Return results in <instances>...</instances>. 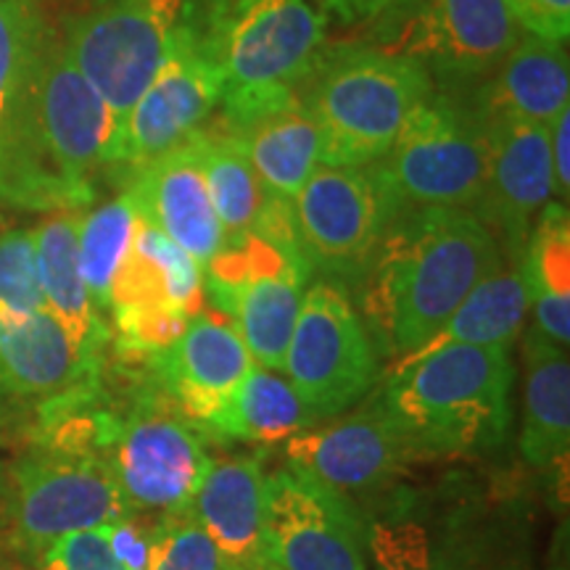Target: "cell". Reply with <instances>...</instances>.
I'll return each instance as SVG.
<instances>
[{
  "label": "cell",
  "instance_id": "1",
  "mask_svg": "<svg viewBox=\"0 0 570 570\" xmlns=\"http://www.w3.org/2000/svg\"><path fill=\"white\" fill-rule=\"evenodd\" d=\"M499 265V240L473 212H399L356 283L370 338L391 360H404L436 336Z\"/></svg>",
  "mask_w": 570,
  "mask_h": 570
},
{
  "label": "cell",
  "instance_id": "2",
  "mask_svg": "<svg viewBox=\"0 0 570 570\" xmlns=\"http://www.w3.org/2000/svg\"><path fill=\"white\" fill-rule=\"evenodd\" d=\"M111 119L75 67L63 32L42 27L11 130L0 148V204L30 212H82L109 173Z\"/></svg>",
  "mask_w": 570,
  "mask_h": 570
},
{
  "label": "cell",
  "instance_id": "3",
  "mask_svg": "<svg viewBox=\"0 0 570 570\" xmlns=\"http://www.w3.org/2000/svg\"><path fill=\"white\" fill-rule=\"evenodd\" d=\"M356 510L373 570H537L515 504L462 475L389 487Z\"/></svg>",
  "mask_w": 570,
  "mask_h": 570
},
{
  "label": "cell",
  "instance_id": "4",
  "mask_svg": "<svg viewBox=\"0 0 570 570\" xmlns=\"http://www.w3.org/2000/svg\"><path fill=\"white\" fill-rule=\"evenodd\" d=\"M510 346L446 344L396 362L381 386L417 460L487 458L512 423Z\"/></svg>",
  "mask_w": 570,
  "mask_h": 570
},
{
  "label": "cell",
  "instance_id": "5",
  "mask_svg": "<svg viewBox=\"0 0 570 570\" xmlns=\"http://www.w3.org/2000/svg\"><path fill=\"white\" fill-rule=\"evenodd\" d=\"M431 92L417 61L367 42L325 48L298 88L323 132V164L336 167L381 161Z\"/></svg>",
  "mask_w": 570,
  "mask_h": 570
},
{
  "label": "cell",
  "instance_id": "6",
  "mask_svg": "<svg viewBox=\"0 0 570 570\" xmlns=\"http://www.w3.org/2000/svg\"><path fill=\"white\" fill-rule=\"evenodd\" d=\"M312 273L298 244L294 206L267 196L252 230L225 240L204 265V298L235 325L256 365L283 370Z\"/></svg>",
  "mask_w": 570,
  "mask_h": 570
},
{
  "label": "cell",
  "instance_id": "7",
  "mask_svg": "<svg viewBox=\"0 0 570 570\" xmlns=\"http://www.w3.org/2000/svg\"><path fill=\"white\" fill-rule=\"evenodd\" d=\"M180 24L223 82V98L298 90L325 53L320 0H185Z\"/></svg>",
  "mask_w": 570,
  "mask_h": 570
},
{
  "label": "cell",
  "instance_id": "8",
  "mask_svg": "<svg viewBox=\"0 0 570 570\" xmlns=\"http://www.w3.org/2000/svg\"><path fill=\"white\" fill-rule=\"evenodd\" d=\"M373 169L394 217L431 206L473 212L489 175L487 117L465 90L433 88Z\"/></svg>",
  "mask_w": 570,
  "mask_h": 570
},
{
  "label": "cell",
  "instance_id": "9",
  "mask_svg": "<svg viewBox=\"0 0 570 570\" xmlns=\"http://www.w3.org/2000/svg\"><path fill=\"white\" fill-rule=\"evenodd\" d=\"M523 35L504 0H396L362 42L417 61L436 90H470Z\"/></svg>",
  "mask_w": 570,
  "mask_h": 570
},
{
  "label": "cell",
  "instance_id": "10",
  "mask_svg": "<svg viewBox=\"0 0 570 570\" xmlns=\"http://www.w3.org/2000/svg\"><path fill=\"white\" fill-rule=\"evenodd\" d=\"M109 460L130 515L190 510L212 462L209 436L183 415L159 370L140 377Z\"/></svg>",
  "mask_w": 570,
  "mask_h": 570
},
{
  "label": "cell",
  "instance_id": "11",
  "mask_svg": "<svg viewBox=\"0 0 570 570\" xmlns=\"http://www.w3.org/2000/svg\"><path fill=\"white\" fill-rule=\"evenodd\" d=\"M183 6L185 0H96L61 30L71 61L109 111V167L127 114L169 51Z\"/></svg>",
  "mask_w": 570,
  "mask_h": 570
},
{
  "label": "cell",
  "instance_id": "12",
  "mask_svg": "<svg viewBox=\"0 0 570 570\" xmlns=\"http://www.w3.org/2000/svg\"><path fill=\"white\" fill-rule=\"evenodd\" d=\"M283 370L317 423L370 394L377 381V354L346 285L327 277L306 285Z\"/></svg>",
  "mask_w": 570,
  "mask_h": 570
},
{
  "label": "cell",
  "instance_id": "13",
  "mask_svg": "<svg viewBox=\"0 0 570 570\" xmlns=\"http://www.w3.org/2000/svg\"><path fill=\"white\" fill-rule=\"evenodd\" d=\"M11 515L21 547L38 558L67 533L132 518L106 454L48 441H38L13 468Z\"/></svg>",
  "mask_w": 570,
  "mask_h": 570
},
{
  "label": "cell",
  "instance_id": "14",
  "mask_svg": "<svg viewBox=\"0 0 570 570\" xmlns=\"http://www.w3.org/2000/svg\"><path fill=\"white\" fill-rule=\"evenodd\" d=\"M291 206L306 262L341 285L362 281L394 219L373 164H320Z\"/></svg>",
  "mask_w": 570,
  "mask_h": 570
},
{
  "label": "cell",
  "instance_id": "15",
  "mask_svg": "<svg viewBox=\"0 0 570 570\" xmlns=\"http://www.w3.org/2000/svg\"><path fill=\"white\" fill-rule=\"evenodd\" d=\"M285 460L291 470L309 475L346 499L386 491L404 468L417 462L381 389L356 402L336 423L312 425L291 436L285 441Z\"/></svg>",
  "mask_w": 570,
  "mask_h": 570
},
{
  "label": "cell",
  "instance_id": "16",
  "mask_svg": "<svg viewBox=\"0 0 570 570\" xmlns=\"http://www.w3.org/2000/svg\"><path fill=\"white\" fill-rule=\"evenodd\" d=\"M223 101V82L180 24L159 71L127 114L109 173L127 180L188 140Z\"/></svg>",
  "mask_w": 570,
  "mask_h": 570
},
{
  "label": "cell",
  "instance_id": "17",
  "mask_svg": "<svg viewBox=\"0 0 570 570\" xmlns=\"http://www.w3.org/2000/svg\"><path fill=\"white\" fill-rule=\"evenodd\" d=\"M267 554L281 570H370L352 499L291 468L267 475Z\"/></svg>",
  "mask_w": 570,
  "mask_h": 570
},
{
  "label": "cell",
  "instance_id": "18",
  "mask_svg": "<svg viewBox=\"0 0 570 570\" xmlns=\"http://www.w3.org/2000/svg\"><path fill=\"white\" fill-rule=\"evenodd\" d=\"M489 175L473 214L494 233L504 259L520 262L533 219L554 198L550 125L487 117Z\"/></svg>",
  "mask_w": 570,
  "mask_h": 570
},
{
  "label": "cell",
  "instance_id": "19",
  "mask_svg": "<svg viewBox=\"0 0 570 570\" xmlns=\"http://www.w3.org/2000/svg\"><path fill=\"white\" fill-rule=\"evenodd\" d=\"M125 194L138 217L167 235L204 269L225 246V230L214 212L194 135L127 177Z\"/></svg>",
  "mask_w": 570,
  "mask_h": 570
},
{
  "label": "cell",
  "instance_id": "20",
  "mask_svg": "<svg viewBox=\"0 0 570 570\" xmlns=\"http://www.w3.org/2000/svg\"><path fill=\"white\" fill-rule=\"evenodd\" d=\"M254 365L230 320L204 306L161 356L159 373L183 415L204 431Z\"/></svg>",
  "mask_w": 570,
  "mask_h": 570
},
{
  "label": "cell",
  "instance_id": "21",
  "mask_svg": "<svg viewBox=\"0 0 570 570\" xmlns=\"http://www.w3.org/2000/svg\"><path fill=\"white\" fill-rule=\"evenodd\" d=\"M202 529L233 568H262L267 554V475L259 454L212 458L190 502Z\"/></svg>",
  "mask_w": 570,
  "mask_h": 570
},
{
  "label": "cell",
  "instance_id": "22",
  "mask_svg": "<svg viewBox=\"0 0 570 570\" xmlns=\"http://www.w3.org/2000/svg\"><path fill=\"white\" fill-rule=\"evenodd\" d=\"M82 212H56L35 227V256L46 309L59 320L82 362L101 375L111 346V327L92 302L80 269Z\"/></svg>",
  "mask_w": 570,
  "mask_h": 570
},
{
  "label": "cell",
  "instance_id": "23",
  "mask_svg": "<svg viewBox=\"0 0 570 570\" xmlns=\"http://www.w3.org/2000/svg\"><path fill=\"white\" fill-rule=\"evenodd\" d=\"M465 92L483 117H515L552 125V119L570 106L566 42L525 32L487 80Z\"/></svg>",
  "mask_w": 570,
  "mask_h": 570
},
{
  "label": "cell",
  "instance_id": "24",
  "mask_svg": "<svg viewBox=\"0 0 570 570\" xmlns=\"http://www.w3.org/2000/svg\"><path fill=\"white\" fill-rule=\"evenodd\" d=\"M96 377L51 312L0 309V386L48 402Z\"/></svg>",
  "mask_w": 570,
  "mask_h": 570
},
{
  "label": "cell",
  "instance_id": "25",
  "mask_svg": "<svg viewBox=\"0 0 570 570\" xmlns=\"http://www.w3.org/2000/svg\"><path fill=\"white\" fill-rule=\"evenodd\" d=\"M240 140L267 196L294 204L298 190L323 164V132L302 96L275 104L244 122H225Z\"/></svg>",
  "mask_w": 570,
  "mask_h": 570
},
{
  "label": "cell",
  "instance_id": "26",
  "mask_svg": "<svg viewBox=\"0 0 570 570\" xmlns=\"http://www.w3.org/2000/svg\"><path fill=\"white\" fill-rule=\"evenodd\" d=\"M523 356V407H520V458L531 468L568 460L570 449V360L568 348L529 327Z\"/></svg>",
  "mask_w": 570,
  "mask_h": 570
},
{
  "label": "cell",
  "instance_id": "27",
  "mask_svg": "<svg viewBox=\"0 0 570 570\" xmlns=\"http://www.w3.org/2000/svg\"><path fill=\"white\" fill-rule=\"evenodd\" d=\"M135 306H167L194 317L206 306L198 262L161 230L138 219L130 248L114 273L109 312Z\"/></svg>",
  "mask_w": 570,
  "mask_h": 570
},
{
  "label": "cell",
  "instance_id": "28",
  "mask_svg": "<svg viewBox=\"0 0 570 570\" xmlns=\"http://www.w3.org/2000/svg\"><path fill=\"white\" fill-rule=\"evenodd\" d=\"M529 309L541 333L554 344L570 341V217L568 206L552 202L533 219L520 256Z\"/></svg>",
  "mask_w": 570,
  "mask_h": 570
},
{
  "label": "cell",
  "instance_id": "29",
  "mask_svg": "<svg viewBox=\"0 0 570 570\" xmlns=\"http://www.w3.org/2000/svg\"><path fill=\"white\" fill-rule=\"evenodd\" d=\"M317 423L285 377L254 365L225 407L204 428L206 436L246 444H283Z\"/></svg>",
  "mask_w": 570,
  "mask_h": 570
},
{
  "label": "cell",
  "instance_id": "30",
  "mask_svg": "<svg viewBox=\"0 0 570 570\" xmlns=\"http://www.w3.org/2000/svg\"><path fill=\"white\" fill-rule=\"evenodd\" d=\"M194 140L225 240L240 238L252 230L265 209V185L254 173L240 140L219 122V117L206 119L194 132Z\"/></svg>",
  "mask_w": 570,
  "mask_h": 570
},
{
  "label": "cell",
  "instance_id": "31",
  "mask_svg": "<svg viewBox=\"0 0 570 570\" xmlns=\"http://www.w3.org/2000/svg\"><path fill=\"white\" fill-rule=\"evenodd\" d=\"M525 315H529V294L520 277V262L504 259V265L483 277L454 309V315L441 325L436 336L417 352L446 344L512 346Z\"/></svg>",
  "mask_w": 570,
  "mask_h": 570
},
{
  "label": "cell",
  "instance_id": "32",
  "mask_svg": "<svg viewBox=\"0 0 570 570\" xmlns=\"http://www.w3.org/2000/svg\"><path fill=\"white\" fill-rule=\"evenodd\" d=\"M138 219V209L127 194L82 214L80 219V269L92 302L101 312H109L114 273L130 248Z\"/></svg>",
  "mask_w": 570,
  "mask_h": 570
},
{
  "label": "cell",
  "instance_id": "33",
  "mask_svg": "<svg viewBox=\"0 0 570 570\" xmlns=\"http://www.w3.org/2000/svg\"><path fill=\"white\" fill-rule=\"evenodd\" d=\"M46 27L24 0H0V148L27 88L35 51Z\"/></svg>",
  "mask_w": 570,
  "mask_h": 570
},
{
  "label": "cell",
  "instance_id": "34",
  "mask_svg": "<svg viewBox=\"0 0 570 570\" xmlns=\"http://www.w3.org/2000/svg\"><path fill=\"white\" fill-rule=\"evenodd\" d=\"M146 570H230L190 510L154 518Z\"/></svg>",
  "mask_w": 570,
  "mask_h": 570
},
{
  "label": "cell",
  "instance_id": "35",
  "mask_svg": "<svg viewBox=\"0 0 570 570\" xmlns=\"http://www.w3.org/2000/svg\"><path fill=\"white\" fill-rule=\"evenodd\" d=\"M0 309L40 312L46 309L32 230L0 233Z\"/></svg>",
  "mask_w": 570,
  "mask_h": 570
},
{
  "label": "cell",
  "instance_id": "36",
  "mask_svg": "<svg viewBox=\"0 0 570 570\" xmlns=\"http://www.w3.org/2000/svg\"><path fill=\"white\" fill-rule=\"evenodd\" d=\"M42 570H125L114 558L101 529L75 531L56 539L40 554Z\"/></svg>",
  "mask_w": 570,
  "mask_h": 570
},
{
  "label": "cell",
  "instance_id": "37",
  "mask_svg": "<svg viewBox=\"0 0 570 570\" xmlns=\"http://www.w3.org/2000/svg\"><path fill=\"white\" fill-rule=\"evenodd\" d=\"M523 32L566 42L570 35V0H504Z\"/></svg>",
  "mask_w": 570,
  "mask_h": 570
},
{
  "label": "cell",
  "instance_id": "38",
  "mask_svg": "<svg viewBox=\"0 0 570 570\" xmlns=\"http://www.w3.org/2000/svg\"><path fill=\"white\" fill-rule=\"evenodd\" d=\"M114 558L122 562L125 570H146L148 550H151V529H142L135 518L117 520L101 525Z\"/></svg>",
  "mask_w": 570,
  "mask_h": 570
},
{
  "label": "cell",
  "instance_id": "39",
  "mask_svg": "<svg viewBox=\"0 0 570 570\" xmlns=\"http://www.w3.org/2000/svg\"><path fill=\"white\" fill-rule=\"evenodd\" d=\"M550 156H552V180L554 202H568L570 194V106L562 109L550 125Z\"/></svg>",
  "mask_w": 570,
  "mask_h": 570
},
{
  "label": "cell",
  "instance_id": "40",
  "mask_svg": "<svg viewBox=\"0 0 570 570\" xmlns=\"http://www.w3.org/2000/svg\"><path fill=\"white\" fill-rule=\"evenodd\" d=\"M394 3L396 0H320L327 21L344 27H367Z\"/></svg>",
  "mask_w": 570,
  "mask_h": 570
},
{
  "label": "cell",
  "instance_id": "41",
  "mask_svg": "<svg viewBox=\"0 0 570 570\" xmlns=\"http://www.w3.org/2000/svg\"><path fill=\"white\" fill-rule=\"evenodd\" d=\"M265 570H281V566H275L273 560H267V562H265Z\"/></svg>",
  "mask_w": 570,
  "mask_h": 570
},
{
  "label": "cell",
  "instance_id": "42",
  "mask_svg": "<svg viewBox=\"0 0 570 570\" xmlns=\"http://www.w3.org/2000/svg\"><path fill=\"white\" fill-rule=\"evenodd\" d=\"M233 570H265V566L262 568H233Z\"/></svg>",
  "mask_w": 570,
  "mask_h": 570
},
{
  "label": "cell",
  "instance_id": "43",
  "mask_svg": "<svg viewBox=\"0 0 570 570\" xmlns=\"http://www.w3.org/2000/svg\"><path fill=\"white\" fill-rule=\"evenodd\" d=\"M0 487H3V479H0Z\"/></svg>",
  "mask_w": 570,
  "mask_h": 570
}]
</instances>
